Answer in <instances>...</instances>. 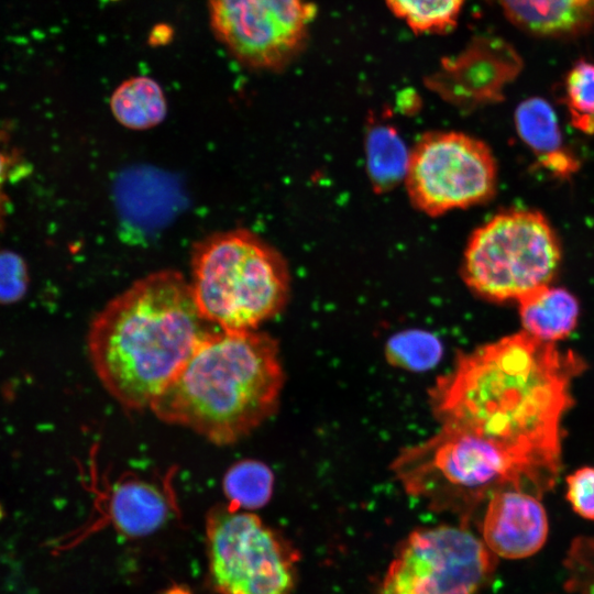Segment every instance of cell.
<instances>
[{"instance_id":"obj_26","label":"cell","mask_w":594,"mask_h":594,"mask_svg":"<svg viewBox=\"0 0 594 594\" xmlns=\"http://www.w3.org/2000/svg\"><path fill=\"white\" fill-rule=\"evenodd\" d=\"M169 594H187V593H184L183 591L176 590V591H172Z\"/></svg>"},{"instance_id":"obj_15","label":"cell","mask_w":594,"mask_h":594,"mask_svg":"<svg viewBox=\"0 0 594 594\" xmlns=\"http://www.w3.org/2000/svg\"><path fill=\"white\" fill-rule=\"evenodd\" d=\"M515 127L548 170L557 176H569L576 170L575 157L563 148L556 112L544 99L531 97L519 103Z\"/></svg>"},{"instance_id":"obj_18","label":"cell","mask_w":594,"mask_h":594,"mask_svg":"<svg viewBox=\"0 0 594 594\" xmlns=\"http://www.w3.org/2000/svg\"><path fill=\"white\" fill-rule=\"evenodd\" d=\"M409 152L394 128L377 125L370 130L366 139V166L376 190H388L405 178Z\"/></svg>"},{"instance_id":"obj_17","label":"cell","mask_w":594,"mask_h":594,"mask_svg":"<svg viewBox=\"0 0 594 594\" xmlns=\"http://www.w3.org/2000/svg\"><path fill=\"white\" fill-rule=\"evenodd\" d=\"M110 110L121 125L131 130H147L163 122L167 101L155 79L135 76L114 89L110 97Z\"/></svg>"},{"instance_id":"obj_16","label":"cell","mask_w":594,"mask_h":594,"mask_svg":"<svg viewBox=\"0 0 594 594\" xmlns=\"http://www.w3.org/2000/svg\"><path fill=\"white\" fill-rule=\"evenodd\" d=\"M518 304L524 331L540 340L564 339L578 323L579 302L566 289L548 285Z\"/></svg>"},{"instance_id":"obj_2","label":"cell","mask_w":594,"mask_h":594,"mask_svg":"<svg viewBox=\"0 0 594 594\" xmlns=\"http://www.w3.org/2000/svg\"><path fill=\"white\" fill-rule=\"evenodd\" d=\"M185 276L161 270L135 280L92 318L87 351L107 393L124 409H150L213 331Z\"/></svg>"},{"instance_id":"obj_12","label":"cell","mask_w":594,"mask_h":594,"mask_svg":"<svg viewBox=\"0 0 594 594\" xmlns=\"http://www.w3.org/2000/svg\"><path fill=\"white\" fill-rule=\"evenodd\" d=\"M470 62L462 79L454 86L455 103L474 108L496 102L503 90L522 68V59L513 46L499 38H482L469 52Z\"/></svg>"},{"instance_id":"obj_7","label":"cell","mask_w":594,"mask_h":594,"mask_svg":"<svg viewBox=\"0 0 594 594\" xmlns=\"http://www.w3.org/2000/svg\"><path fill=\"white\" fill-rule=\"evenodd\" d=\"M206 546L219 594H293L297 556L257 515L216 505L207 513Z\"/></svg>"},{"instance_id":"obj_24","label":"cell","mask_w":594,"mask_h":594,"mask_svg":"<svg viewBox=\"0 0 594 594\" xmlns=\"http://www.w3.org/2000/svg\"><path fill=\"white\" fill-rule=\"evenodd\" d=\"M29 288V272L24 260L15 252L0 250V304H13Z\"/></svg>"},{"instance_id":"obj_8","label":"cell","mask_w":594,"mask_h":594,"mask_svg":"<svg viewBox=\"0 0 594 594\" xmlns=\"http://www.w3.org/2000/svg\"><path fill=\"white\" fill-rule=\"evenodd\" d=\"M404 182L410 202L437 217L487 201L496 190L497 165L490 147L474 136L429 132L410 150Z\"/></svg>"},{"instance_id":"obj_14","label":"cell","mask_w":594,"mask_h":594,"mask_svg":"<svg viewBox=\"0 0 594 594\" xmlns=\"http://www.w3.org/2000/svg\"><path fill=\"white\" fill-rule=\"evenodd\" d=\"M173 510L170 499L158 487L141 480H127L113 487L107 518L120 534L140 538L163 527Z\"/></svg>"},{"instance_id":"obj_19","label":"cell","mask_w":594,"mask_h":594,"mask_svg":"<svg viewBox=\"0 0 594 594\" xmlns=\"http://www.w3.org/2000/svg\"><path fill=\"white\" fill-rule=\"evenodd\" d=\"M273 483V473L267 465L256 460H243L227 471L222 485L229 505L251 510L270 501Z\"/></svg>"},{"instance_id":"obj_13","label":"cell","mask_w":594,"mask_h":594,"mask_svg":"<svg viewBox=\"0 0 594 594\" xmlns=\"http://www.w3.org/2000/svg\"><path fill=\"white\" fill-rule=\"evenodd\" d=\"M518 28L540 36L579 35L594 26V0H494Z\"/></svg>"},{"instance_id":"obj_10","label":"cell","mask_w":594,"mask_h":594,"mask_svg":"<svg viewBox=\"0 0 594 594\" xmlns=\"http://www.w3.org/2000/svg\"><path fill=\"white\" fill-rule=\"evenodd\" d=\"M305 0H208L216 38L241 65L278 70L304 48L315 18Z\"/></svg>"},{"instance_id":"obj_23","label":"cell","mask_w":594,"mask_h":594,"mask_svg":"<svg viewBox=\"0 0 594 594\" xmlns=\"http://www.w3.org/2000/svg\"><path fill=\"white\" fill-rule=\"evenodd\" d=\"M30 167L21 152L12 144L9 134L0 128V232L9 212L8 185L29 174Z\"/></svg>"},{"instance_id":"obj_20","label":"cell","mask_w":594,"mask_h":594,"mask_svg":"<svg viewBox=\"0 0 594 594\" xmlns=\"http://www.w3.org/2000/svg\"><path fill=\"white\" fill-rule=\"evenodd\" d=\"M465 0H385L391 12L416 33H442L457 25Z\"/></svg>"},{"instance_id":"obj_1","label":"cell","mask_w":594,"mask_h":594,"mask_svg":"<svg viewBox=\"0 0 594 594\" xmlns=\"http://www.w3.org/2000/svg\"><path fill=\"white\" fill-rule=\"evenodd\" d=\"M584 367L574 352L521 331L461 353L430 388V405L441 426L506 451L527 491L540 497L559 474L561 420L572 405V380Z\"/></svg>"},{"instance_id":"obj_3","label":"cell","mask_w":594,"mask_h":594,"mask_svg":"<svg viewBox=\"0 0 594 594\" xmlns=\"http://www.w3.org/2000/svg\"><path fill=\"white\" fill-rule=\"evenodd\" d=\"M283 384L273 337L258 330L215 329L148 410L165 424L194 431L216 446H229L275 413Z\"/></svg>"},{"instance_id":"obj_5","label":"cell","mask_w":594,"mask_h":594,"mask_svg":"<svg viewBox=\"0 0 594 594\" xmlns=\"http://www.w3.org/2000/svg\"><path fill=\"white\" fill-rule=\"evenodd\" d=\"M392 471L408 494L438 509L466 510L507 487L527 492L519 468L506 451L446 426L430 439L402 450Z\"/></svg>"},{"instance_id":"obj_4","label":"cell","mask_w":594,"mask_h":594,"mask_svg":"<svg viewBox=\"0 0 594 594\" xmlns=\"http://www.w3.org/2000/svg\"><path fill=\"white\" fill-rule=\"evenodd\" d=\"M189 285L202 317L224 331H251L277 316L290 293L283 255L246 229L215 232L190 256Z\"/></svg>"},{"instance_id":"obj_6","label":"cell","mask_w":594,"mask_h":594,"mask_svg":"<svg viewBox=\"0 0 594 594\" xmlns=\"http://www.w3.org/2000/svg\"><path fill=\"white\" fill-rule=\"evenodd\" d=\"M561 256L559 239L542 213L506 210L473 231L463 254L462 277L483 298L519 301L551 285Z\"/></svg>"},{"instance_id":"obj_27","label":"cell","mask_w":594,"mask_h":594,"mask_svg":"<svg viewBox=\"0 0 594 594\" xmlns=\"http://www.w3.org/2000/svg\"><path fill=\"white\" fill-rule=\"evenodd\" d=\"M1 513H2V512H1V507H0V515H1Z\"/></svg>"},{"instance_id":"obj_9","label":"cell","mask_w":594,"mask_h":594,"mask_svg":"<svg viewBox=\"0 0 594 594\" xmlns=\"http://www.w3.org/2000/svg\"><path fill=\"white\" fill-rule=\"evenodd\" d=\"M493 554L466 528L417 529L398 548L381 594H479L494 572Z\"/></svg>"},{"instance_id":"obj_25","label":"cell","mask_w":594,"mask_h":594,"mask_svg":"<svg viewBox=\"0 0 594 594\" xmlns=\"http://www.w3.org/2000/svg\"><path fill=\"white\" fill-rule=\"evenodd\" d=\"M566 497L583 518L594 520V468L585 466L568 476Z\"/></svg>"},{"instance_id":"obj_11","label":"cell","mask_w":594,"mask_h":594,"mask_svg":"<svg viewBox=\"0 0 594 594\" xmlns=\"http://www.w3.org/2000/svg\"><path fill=\"white\" fill-rule=\"evenodd\" d=\"M539 497L507 487L490 497L483 520V540L496 556L521 559L541 549L548 537V518Z\"/></svg>"},{"instance_id":"obj_22","label":"cell","mask_w":594,"mask_h":594,"mask_svg":"<svg viewBox=\"0 0 594 594\" xmlns=\"http://www.w3.org/2000/svg\"><path fill=\"white\" fill-rule=\"evenodd\" d=\"M563 98L574 128L594 134V63L579 61L572 66Z\"/></svg>"},{"instance_id":"obj_21","label":"cell","mask_w":594,"mask_h":594,"mask_svg":"<svg viewBox=\"0 0 594 594\" xmlns=\"http://www.w3.org/2000/svg\"><path fill=\"white\" fill-rule=\"evenodd\" d=\"M442 355V345L432 333L406 330L393 336L386 343L387 361L403 370L426 371L432 369Z\"/></svg>"}]
</instances>
